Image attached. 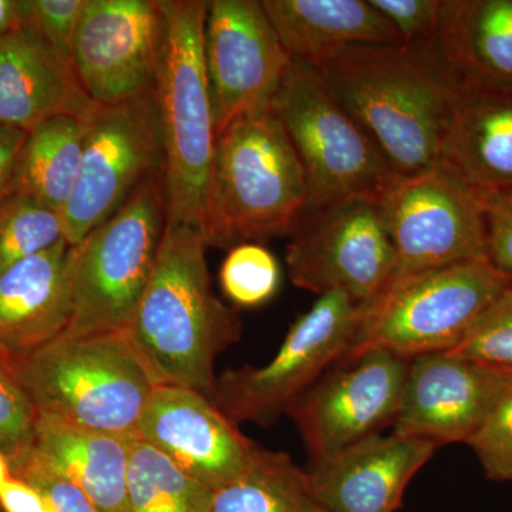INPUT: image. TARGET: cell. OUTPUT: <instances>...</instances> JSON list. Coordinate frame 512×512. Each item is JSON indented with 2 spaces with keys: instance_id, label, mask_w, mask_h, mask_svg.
I'll list each match as a JSON object with an SVG mask.
<instances>
[{
  "instance_id": "1f68e13d",
  "label": "cell",
  "mask_w": 512,
  "mask_h": 512,
  "mask_svg": "<svg viewBox=\"0 0 512 512\" xmlns=\"http://www.w3.org/2000/svg\"><path fill=\"white\" fill-rule=\"evenodd\" d=\"M493 481H512V377L476 433L467 441Z\"/></svg>"
},
{
  "instance_id": "83f0119b",
  "label": "cell",
  "mask_w": 512,
  "mask_h": 512,
  "mask_svg": "<svg viewBox=\"0 0 512 512\" xmlns=\"http://www.w3.org/2000/svg\"><path fill=\"white\" fill-rule=\"evenodd\" d=\"M63 239L62 212L18 191L0 200V275Z\"/></svg>"
},
{
  "instance_id": "ffe728a7",
  "label": "cell",
  "mask_w": 512,
  "mask_h": 512,
  "mask_svg": "<svg viewBox=\"0 0 512 512\" xmlns=\"http://www.w3.org/2000/svg\"><path fill=\"white\" fill-rule=\"evenodd\" d=\"M66 239L0 275V355L19 360L60 338L73 315Z\"/></svg>"
},
{
  "instance_id": "2e32d148",
  "label": "cell",
  "mask_w": 512,
  "mask_h": 512,
  "mask_svg": "<svg viewBox=\"0 0 512 512\" xmlns=\"http://www.w3.org/2000/svg\"><path fill=\"white\" fill-rule=\"evenodd\" d=\"M512 370L451 352L409 362L393 433L443 444L467 443L500 399Z\"/></svg>"
},
{
  "instance_id": "44dd1931",
  "label": "cell",
  "mask_w": 512,
  "mask_h": 512,
  "mask_svg": "<svg viewBox=\"0 0 512 512\" xmlns=\"http://www.w3.org/2000/svg\"><path fill=\"white\" fill-rule=\"evenodd\" d=\"M439 163L477 194L512 190V90L461 82Z\"/></svg>"
},
{
  "instance_id": "d6986e66",
  "label": "cell",
  "mask_w": 512,
  "mask_h": 512,
  "mask_svg": "<svg viewBox=\"0 0 512 512\" xmlns=\"http://www.w3.org/2000/svg\"><path fill=\"white\" fill-rule=\"evenodd\" d=\"M100 104L30 25L0 39V124L29 131L57 116L87 123Z\"/></svg>"
},
{
  "instance_id": "9c48e42d",
  "label": "cell",
  "mask_w": 512,
  "mask_h": 512,
  "mask_svg": "<svg viewBox=\"0 0 512 512\" xmlns=\"http://www.w3.org/2000/svg\"><path fill=\"white\" fill-rule=\"evenodd\" d=\"M349 295L319 296L293 323L271 362L228 369L217 376L211 402L232 423L272 426L346 355L365 315Z\"/></svg>"
},
{
  "instance_id": "60d3db41",
  "label": "cell",
  "mask_w": 512,
  "mask_h": 512,
  "mask_svg": "<svg viewBox=\"0 0 512 512\" xmlns=\"http://www.w3.org/2000/svg\"><path fill=\"white\" fill-rule=\"evenodd\" d=\"M309 512H329V511H326L325 508L319 507V505H316L312 501L311 507H309Z\"/></svg>"
},
{
  "instance_id": "b9f144b4",
  "label": "cell",
  "mask_w": 512,
  "mask_h": 512,
  "mask_svg": "<svg viewBox=\"0 0 512 512\" xmlns=\"http://www.w3.org/2000/svg\"><path fill=\"white\" fill-rule=\"evenodd\" d=\"M0 512H2V511H0Z\"/></svg>"
},
{
  "instance_id": "5bb4252c",
  "label": "cell",
  "mask_w": 512,
  "mask_h": 512,
  "mask_svg": "<svg viewBox=\"0 0 512 512\" xmlns=\"http://www.w3.org/2000/svg\"><path fill=\"white\" fill-rule=\"evenodd\" d=\"M164 39L161 0H84L74 72L100 106L124 103L154 89Z\"/></svg>"
},
{
  "instance_id": "6da1fadb",
  "label": "cell",
  "mask_w": 512,
  "mask_h": 512,
  "mask_svg": "<svg viewBox=\"0 0 512 512\" xmlns=\"http://www.w3.org/2000/svg\"><path fill=\"white\" fill-rule=\"evenodd\" d=\"M315 69L397 177L439 163L461 83L439 39L352 47Z\"/></svg>"
},
{
  "instance_id": "7402d4cb",
  "label": "cell",
  "mask_w": 512,
  "mask_h": 512,
  "mask_svg": "<svg viewBox=\"0 0 512 512\" xmlns=\"http://www.w3.org/2000/svg\"><path fill=\"white\" fill-rule=\"evenodd\" d=\"M262 6L286 52L311 67L352 47L402 43L370 0H262Z\"/></svg>"
},
{
  "instance_id": "f1b7e54d",
  "label": "cell",
  "mask_w": 512,
  "mask_h": 512,
  "mask_svg": "<svg viewBox=\"0 0 512 512\" xmlns=\"http://www.w3.org/2000/svg\"><path fill=\"white\" fill-rule=\"evenodd\" d=\"M222 293L238 308H256L271 301L281 285L278 259L261 244L229 249L220 269Z\"/></svg>"
},
{
  "instance_id": "484cf974",
  "label": "cell",
  "mask_w": 512,
  "mask_h": 512,
  "mask_svg": "<svg viewBox=\"0 0 512 512\" xmlns=\"http://www.w3.org/2000/svg\"><path fill=\"white\" fill-rule=\"evenodd\" d=\"M308 473L289 454L256 444L247 470L212 491L208 512H309Z\"/></svg>"
},
{
  "instance_id": "7a4b0ae2",
  "label": "cell",
  "mask_w": 512,
  "mask_h": 512,
  "mask_svg": "<svg viewBox=\"0 0 512 512\" xmlns=\"http://www.w3.org/2000/svg\"><path fill=\"white\" fill-rule=\"evenodd\" d=\"M200 229L165 225L156 265L126 330L156 386L210 397L217 357L241 339L238 312L212 289Z\"/></svg>"
},
{
  "instance_id": "e575fe53",
  "label": "cell",
  "mask_w": 512,
  "mask_h": 512,
  "mask_svg": "<svg viewBox=\"0 0 512 512\" xmlns=\"http://www.w3.org/2000/svg\"><path fill=\"white\" fill-rule=\"evenodd\" d=\"M392 23L402 43L431 42L439 37L444 0H370Z\"/></svg>"
},
{
  "instance_id": "603a6c76",
  "label": "cell",
  "mask_w": 512,
  "mask_h": 512,
  "mask_svg": "<svg viewBox=\"0 0 512 512\" xmlns=\"http://www.w3.org/2000/svg\"><path fill=\"white\" fill-rule=\"evenodd\" d=\"M136 440L39 412L32 448L76 484L100 512H130L127 478Z\"/></svg>"
},
{
  "instance_id": "d590c367",
  "label": "cell",
  "mask_w": 512,
  "mask_h": 512,
  "mask_svg": "<svg viewBox=\"0 0 512 512\" xmlns=\"http://www.w3.org/2000/svg\"><path fill=\"white\" fill-rule=\"evenodd\" d=\"M478 195L487 222L488 258L512 281V190Z\"/></svg>"
},
{
  "instance_id": "4dcf8cb0",
  "label": "cell",
  "mask_w": 512,
  "mask_h": 512,
  "mask_svg": "<svg viewBox=\"0 0 512 512\" xmlns=\"http://www.w3.org/2000/svg\"><path fill=\"white\" fill-rule=\"evenodd\" d=\"M450 352L512 370V282Z\"/></svg>"
},
{
  "instance_id": "ac0fdd59",
  "label": "cell",
  "mask_w": 512,
  "mask_h": 512,
  "mask_svg": "<svg viewBox=\"0 0 512 512\" xmlns=\"http://www.w3.org/2000/svg\"><path fill=\"white\" fill-rule=\"evenodd\" d=\"M436 444L377 433L312 464L311 500L329 512H394Z\"/></svg>"
},
{
  "instance_id": "836d02e7",
  "label": "cell",
  "mask_w": 512,
  "mask_h": 512,
  "mask_svg": "<svg viewBox=\"0 0 512 512\" xmlns=\"http://www.w3.org/2000/svg\"><path fill=\"white\" fill-rule=\"evenodd\" d=\"M28 3V25L57 55L72 63L73 39L84 0H28Z\"/></svg>"
},
{
  "instance_id": "30bf717a",
  "label": "cell",
  "mask_w": 512,
  "mask_h": 512,
  "mask_svg": "<svg viewBox=\"0 0 512 512\" xmlns=\"http://www.w3.org/2000/svg\"><path fill=\"white\" fill-rule=\"evenodd\" d=\"M86 126L79 180L62 212L70 247L114 217L143 185L164 174L154 89L124 103L99 106Z\"/></svg>"
},
{
  "instance_id": "9a60e30c",
  "label": "cell",
  "mask_w": 512,
  "mask_h": 512,
  "mask_svg": "<svg viewBox=\"0 0 512 512\" xmlns=\"http://www.w3.org/2000/svg\"><path fill=\"white\" fill-rule=\"evenodd\" d=\"M409 360L372 350L329 370L286 416L301 433L312 464L393 426L402 403Z\"/></svg>"
},
{
  "instance_id": "52a82bcc",
  "label": "cell",
  "mask_w": 512,
  "mask_h": 512,
  "mask_svg": "<svg viewBox=\"0 0 512 512\" xmlns=\"http://www.w3.org/2000/svg\"><path fill=\"white\" fill-rule=\"evenodd\" d=\"M167 225L164 174L69 249L73 315L62 336L126 332L156 265Z\"/></svg>"
},
{
  "instance_id": "8d00e7d4",
  "label": "cell",
  "mask_w": 512,
  "mask_h": 512,
  "mask_svg": "<svg viewBox=\"0 0 512 512\" xmlns=\"http://www.w3.org/2000/svg\"><path fill=\"white\" fill-rule=\"evenodd\" d=\"M28 131L0 124V200L13 190L16 165Z\"/></svg>"
},
{
  "instance_id": "3957f363",
  "label": "cell",
  "mask_w": 512,
  "mask_h": 512,
  "mask_svg": "<svg viewBox=\"0 0 512 512\" xmlns=\"http://www.w3.org/2000/svg\"><path fill=\"white\" fill-rule=\"evenodd\" d=\"M306 204L301 161L274 110L241 117L218 134L201 228L208 248L291 235Z\"/></svg>"
},
{
  "instance_id": "d4e9b609",
  "label": "cell",
  "mask_w": 512,
  "mask_h": 512,
  "mask_svg": "<svg viewBox=\"0 0 512 512\" xmlns=\"http://www.w3.org/2000/svg\"><path fill=\"white\" fill-rule=\"evenodd\" d=\"M86 123L57 116L28 131L16 165L13 190L63 212L82 168Z\"/></svg>"
},
{
  "instance_id": "f35d334b",
  "label": "cell",
  "mask_w": 512,
  "mask_h": 512,
  "mask_svg": "<svg viewBox=\"0 0 512 512\" xmlns=\"http://www.w3.org/2000/svg\"><path fill=\"white\" fill-rule=\"evenodd\" d=\"M28 0H0V39L28 25Z\"/></svg>"
},
{
  "instance_id": "8fae6325",
  "label": "cell",
  "mask_w": 512,
  "mask_h": 512,
  "mask_svg": "<svg viewBox=\"0 0 512 512\" xmlns=\"http://www.w3.org/2000/svg\"><path fill=\"white\" fill-rule=\"evenodd\" d=\"M286 247L293 285L370 305L396 274V254L376 198L305 208Z\"/></svg>"
},
{
  "instance_id": "8992f818",
  "label": "cell",
  "mask_w": 512,
  "mask_h": 512,
  "mask_svg": "<svg viewBox=\"0 0 512 512\" xmlns=\"http://www.w3.org/2000/svg\"><path fill=\"white\" fill-rule=\"evenodd\" d=\"M511 282L490 259L394 276L366 306L359 332L338 366L372 350L409 362L450 352Z\"/></svg>"
},
{
  "instance_id": "4fadbf2b",
  "label": "cell",
  "mask_w": 512,
  "mask_h": 512,
  "mask_svg": "<svg viewBox=\"0 0 512 512\" xmlns=\"http://www.w3.org/2000/svg\"><path fill=\"white\" fill-rule=\"evenodd\" d=\"M204 56L217 136L271 109L293 60L258 0L207 3Z\"/></svg>"
},
{
  "instance_id": "cb8c5ba5",
  "label": "cell",
  "mask_w": 512,
  "mask_h": 512,
  "mask_svg": "<svg viewBox=\"0 0 512 512\" xmlns=\"http://www.w3.org/2000/svg\"><path fill=\"white\" fill-rule=\"evenodd\" d=\"M437 39L461 82L512 90V0H444Z\"/></svg>"
},
{
  "instance_id": "74e56055",
  "label": "cell",
  "mask_w": 512,
  "mask_h": 512,
  "mask_svg": "<svg viewBox=\"0 0 512 512\" xmlns=\"http://www.w3.org/2000/svg\"><path fill=\"white\" fill-rule=\"evenodd\" d=\"M0 511L52 512L39 491L13 476L0 487Z\"/></svg>"
},
{
  "instance_id": "7c38bea8",
  "label": "cell",
  "mask_w": 512,
  "mask_h": 512,
  "mask_svg": "<svg viewBox=\"0 0 512 512\" xmlns=\"http://www.w3.org/2000/svg\"><path fill=\"white\" fill-rule=\"evenodd\" d=\"M377 202L396 254L394 276L490 259L480 195L440 163L397 177Z\"/></svg>"
},
{
  "instance_id": "e0dca14e",
  "label": "cell",
  "mask_w": 512,
  "mask_h": 512,
  "mask_svg": "<svg viewBox=\"0 0 512 512\" xmlns=\"http://www.w3.org/2000/svg\"><path fill=\"white\" fill-rule=\"evenodd\" d=\"M136 434L211 490L237 480L256 446L210 397L180 386L154 387Z\"/></svg>"
},
{
  "instance_id": "ba28073f",
  "label": "cell",
  "mask_w": 512,
  "mask_h": 512,
  "mask_svg": "<svg viewBox=\"0 0 512 512\" xmlns=\"http://www.w3.org/2000/svg\"><path fill=\"white\" fill-rule=\"evenodd\" d=\"M271 109L301 161L306 208L377 200L396 180L375 140L340 106L315 67L292 60Z\"/></svg>"
},
{
  "instance_id": "4316f807",
  "label": "cell",
  "mask_w": 512,
  "mask_h": 512,
  "mask_svg": "<svg viewBox=\"0 0 512 512\" xmlns=\"http://www.w3.org/2000/svg\"><path fill=\"white\" fill-rule=\"evenodd\" d=\"M127 488L130 512H208L214 491L138 439L131 447Z\"/></svg>"
},
{
  "instance_id": "277c9868",
  "label": "cell",
  "mask_w": 512,
  "mask_h": 512,
  "mask_svg": "<svg viewBox=\"0 0 512 512\" xmlns=\"http://www.w3.org/2000/svg\"><path fill=\"white\" fill-rule=\"evenodd\" d=\"M207 3L161 0L165 39L154 84L163 131L167 224L200 231L217 144L204 56Z\"/></svg>"
},
{
  "instance_id": "ab89813d",
  "label": "cell",
  "mask_w": 512,
  "mask_h": 512,
  "mask_svg": "<svg viewBox=\"0 0 512 512\" xmlns=\"http://www.w3.org/2000/svg\"><path fill=\"white\" fill-rule=\"evenodd\" d=\"M12 477V470H10V464L8 458L0 453V487Z\"/></svg>"
},
{
  "instance_id": "5b68a950",
  "label": "cell",
  "mask_w": 512,
  "mask_h": 512,
  "mask_svg": "<svg viewBox=\"0 0 512 512\" xmlns=\"http://www.w3.org/2000/svg\"><path fill=\"white\" fill-rule=\"evenodd\" d=\"M15 366L39 412L117 436L137 437L156 387L126 332L60 336Z\"/></svg>"
},
{
  "instance_id": "f546056e",
  "label": "cell",
  "mask_w": 512,
  "mask_h": 512,
  "mask_svg": "<svg viewBox=\"0 0 512 512\" xmlns=\"http://www.w3.org/2000/svg\"><path fill=\"white\" fill-rule=\"evenodd\" d=\"M37 414L15 362L0 355V453L9 464L32 450Z\"/></svg>"
},
{
  "instance_id": "d6a6232c",
  "label": "cell",
  "mask_w": 512,
  "mask_h": 512,
  "mask_svg": "<svg viewBox=\"0 0 512 512\" xmlns=\"http://www.w3.org/2000/svg\"><path fill=\"white\" fill-rule=\"evenodd\" d=\"M10 470L13 477L39 491L52 512H100L76 484L50 466L33 448L26 456L12 461Z\"/></svg>"
}]
</instances>
